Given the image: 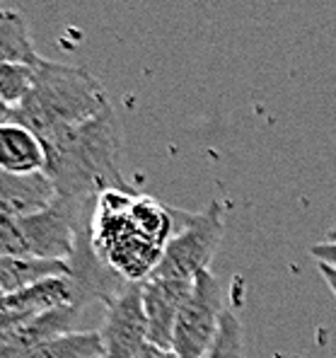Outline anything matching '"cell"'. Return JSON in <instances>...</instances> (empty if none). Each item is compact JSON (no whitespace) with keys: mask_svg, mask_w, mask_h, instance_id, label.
I'll list each match as a JSON object with an SVG mask.
<instances>
[{"mask_svg":"<svg viewBox=\"0 0 336 358\" xmlns=\"http://www.w3.org/2000/svg\"><path fill=\"white\" fill-rule=\"evenodd\" d=\"M177 210L131 189H107L94 199L90 245L97 259L129 283L153 276L172 240Z\"/></svg>","mask_w":336,"mask_h":358,"instance_id":"6da1fadb","label":"cell"},{"mask_svg":"<svg viewBox=\"0 0 336 358\" xmlns=\"http://www.w3.org/2000/svg\"><path fill=\"white\" fill-rule=\"evenodd\" d=\"M39 141L46 150L44 175L59 196L90 201L107 189H129L119 170L122 129L114 109L85 124L56 129Z\"/></svg>","mask_w":336,"mask_h":358,"instance_id":"7a4b0ae2","label":"cell"},{"mask_svg":"<svg viewBox=\"0 0 336 358\" xmlns=\"http://www.w3.org/2000/svg\"><path fill=\"white\" fill-rule=\"evenodd\" d=\"M112 109L107 90L85 68L41 61L36 66L34 87L15 107L13 121L27 126L41 138L56 129L85 124Z\"/></svg>","mask_w":336,"mask_h":358,"instance_id":"3957f363","label":"cell"},{"mask_svg":"<svg viewBox=\"0 0 336 358\" xmlns=\"http://www.w3.org/2000/svg\"><path fill=\"white\" fill-rule=\"evenodd\" d=\"M94 199L73 201L56 196L46 208L0 225V255L68 262L87 228Z\"/></svg>","mask_w":336,"mask_h":358,"instance_id":"277c9868","label":"cell"},{"mask_svg":"<svg viewBox=\"0 0 336 358\" xmlns=\"http://www.w3.org/2000/svg\"><path fill=\"white\" fill-rule=\"evenodd\" d=\"M225 235V206L211 201L198 213H182L180 230L167 242L165 255L153 271V278H189L211 268V259L218 252Z\"/></svg>","mask_w":336,"mask_h":358,"instance_id":"5b68a950","label":"cell"},{"mask_svg":"<svg viewBox=\"0 0 336 358\" xmlns=\"http://www.w3.org/2000/svg\"><path fill=\"white\" fill-rule=\"evenodd\" d=\"M223 313V286L211 273V268H203L193 276L191 293L184 300L172 336V351L180 358H203L218 336Z\"/></svg>","mask_w":336,"mask_h":358,"instance_id":"8992f818","label":"cell"},{"mask_svg":"<svg viewBox=\"0 0 336 358\" xmlns=\"http://www.w3.org/2000/svg\"><path fill=\"white\" fill-rule=\"evenodd\" d=\"M97 331L102 341V358H140L150 344L140 283L126 286L107 305Z\"/></svg>","mask_w":336,"mask_h":358,"instance_id":"52a82bcc","label":"cell"},{"mask_svg":"<svg viewBox=\"0 0 336 358\" xmlns=\"http://www.w3.org/2000/svg\"><path fill=\"white\" fill-rule=\"evenodd\" d=\"M193 286V278H153L140 283L143 291V310L148 317V336L150 344L172 349L177 320L184 308V300L189 298Z\"/></svg>","mask_w":336,"mask_h":358,"instance_id":"ba28073f","label":"cell"},{"mask_svg":"<svg viewBox=\"0 0 336 358\" xmlns=\"http://www.w3.org/2000/svg\"><path fill=\"white\" fill-rule=\"evenodd\" d=\"M82 308L78 305H61V308L46 310L20 324L8 339L0 344V358H24L39 346L59 339L63 334H71L75 329V322L80 320Z\"/></svg>","mask_w":336,"mask_h":358,"instance_id":"9c48e42d","label":"cell"},{"mask_svg":"<svg viewBox=\"0 0 336 358\" xmlns=\"http://www.w3.org/2000/svg\"><path fill=\"white\" fill-rule=\"evenodd\" d=\"M56 187L44 172L39 175H10L0 170V225L46 208L54 199Z\"/></svg>","mask_w":336,"mask_h":358,"instance_id":"30bf717a","label":"cell"},{"mask_svg":"<svg viewBox=\"0 0 336 358\" xmlns=\"http://www.w3.org/2000/svg\"><path fill=\"white\" fill-rule=\"evenodd\" d=\"M0 170L10 175L46 172V150L39 136L15 121L0 126Z\"/></svg>","mask_w":336,"mask_h":358,"instance_id":"8fae6325","label":"cell"},{"mask_svg":"<svg viewBox=\"0 0 336 358\" xmlns=\"http://www.w3.org/2000/svg\"><path fill=\"white\" fill-rule=\"evenodd\" d=\"M71 276V264L59 259H31V257L0 255V288L5 293H20L46 278Z\"/></svg>","mask_w":336,"mask_h":358,"instance_id":"7c38bea8","label":"cell"},{"mask_svg":"<svg viewBox=\"0 0 336 358\" xmlns=\"http://www.w3.org/2000/svg\"><path fill=\"white\" fill-rule=\"evenodd\" d=\"M44 61L31 44L24 17L13 10H0V63L39 66Z\"/></svg>","mask_w":336,"mask_h":358,"instance_id":"4fadbf2b","label":"cell"},{"mask_svg":"<svg viewBox=\"0 0 336 358\" xmlns=\"http://www.w3.org/2000/svg\"><path fill=\"white\" fill-rule=\"evenodd\" d=\"M24 358H102L99 331H71L39 346Z\"/></svg>","mask_w":336,"mask_h":358,"instance_id":"5bb4252c","label":"cell"},{"mask_svg":"<svg viewBox=\"0 0 336 358\" xmlns=\"http://www.w3.org/2000/svg\"><path fill=\"white\" fill-rule=\"evenodd\" d=\"M242 346H244L242 320H240L235 308H225L218 336H215L211 349L203 354V358H242Z\"/></svg>","mask_w":336,"mask_h":358,"instance_id":"9a60e30c","label":"cell"},{"mask_svg":"<svg viewBox=\"0 0 336 358\" xmlns=\"http://www.w3.org/2000/svg\"><path fill=\"white\" fill-rule=\"evenodd\" d=\"M36 80V66L22 63H0V97L8 104L17 107L31 92Z\"/></svg>","mask_w":336,"mask_h":358,"instance_id":"2e32d148","label":"cell"},{"mask_svg":"<svg viewBox=\"0 0 336 358\" xmlns=\"http://www.w3.org/2000/svg\"><path fill=\"white\" fill-rule=\"evenodd\" d=\"M309 255L317 259V264H327L336 271V242H319L309 247Z\"/></svg>","mask_w":336,"mask_h":358,"instance_id":"e0dca14e","label":"cell"},{"mask_svg":"<svg viewBox=\"0 0 336 358\" xmlns=\"http://www.w3.org/2000/svg\"><path fill=\"white\" fill-rule=\"evenodd\" d=\"M140 358H180V356H177L172 349H162V346L148 344L143 354H140Z\"/></svg>","mask_w":336,"mask_h":358,"instance_id":"ac0fdd59","label":"cell"},{"mask_svg":"<svg viewBox=\"0 0 336 358\" xmlns=\"http://www.w3.org/2000/svg\"><path fill=\"white\" fill-rule=\"evenodd\" d=\"M319 266V273H322V278L327 281V286L332 288V293H334V298H336V271L332 266H327V264H317Z\"/></svg>","mask_w":336,"mask_h":358,"instance_id":"d6986e66","label":"cell"},{"mask_svg":"<svg viewBox=\"0 0 336 358\" xmlns=\"http://www.w3.org/2000/svg\"><path fill=\"white\" fill-rule=\"evenodd\" d=\"M13 112H15L13 104H8L3 97H0V126H3V124H10V121H13Z\"/></svg>","mask_w":336,"mask_h":358,"instance_id":"ffe728a7","label":"cell"},{"mask_svg":"<svg viewBox=\"0 0 336 358\" xmlns=\"http://www.w3.org/2000/svg\"><path fill=\"white\" fill-rule=\"evenodd\" d=\"M324 242H336V225L327 233V238H324Z\"/></svg>","mask_w":336,"mask_h":358,"instance_id":"44dd1931","label":"cell"},{"mask_svg":"<svg viewBox=\"0 0 336 358\" xmlns=\"http://www.w3.org/2000/svg\"><path fill=\"white\" fill-rule=\"evenodd\" d=\"M5 296H8V293L3 291V288H0V305H3V300H5Z\"/></svg>","mask_w":336,"mask_h":358,"instance_id":"7402d4cb","label":"cell"}]
</instances>
